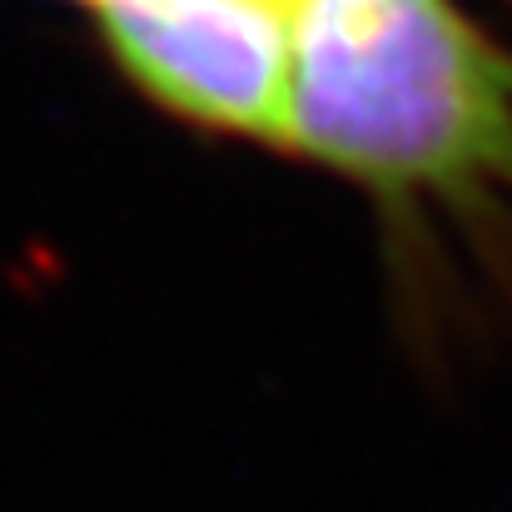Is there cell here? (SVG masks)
Returning a JSON list of instances; mask_svg holds the SVG:
<instances>
[{
    "label": "cell",
    "mask_w": 512,
    "mask_h": 512,
    "mask_svg": "<svg viewBox=\"0 0 512 512\" xmlns=\"http://www.w3.org/2000/svg\"><path fill=\"white\" fill-rule=\"evenodd\" d=\"M284 155L353 184L388 234H512V45L463 0H304Z\"/></svg>",
    "instance_id": "1"
},
{
    "label": "cell",
    "mask_w": 512,
    "mask_h": 512,
    "mask_svg": "<svg viewBox=\"0 0 512 512\" xmlns=\"http://www.w3.org/2000/svg\"><path fill=\"white\" fill-rule=\"evenodd\" d=\"M115 70L174 120L279 150L289 140L294 5L284 0H100Z\"/></svg>",
    "instance_id": "2"
},
{
    "label": "cell",
    "mask_w": 512,
    "mask_h": 512,
    "mask_svg": "<svg viewBox=\"0 0 512 512\" xmlns=\"http://www.w3.org/2000/svg\"><path fill=\"white\" fill-rule=\"evenodd\" d=\"M284 5H294V10H299V5H304V0H284ZM508 5H512V0H508Z\"/></svg>",
    "instance_id": "3"
},
{
    "label": "cell",
    "mask_w": 512,
    "mask_h": 512,
    "mask_svg": "<svg viewBox=\"0 0 512 512\" xmlns=\"http://www.w3.org/2000/svg\"><path fill=\"white\" fill-rule=\"evenodd\" d=\"M85 5H90V10H95V5H100V0H85Z\"/></svg>",
    "instance_id": "4"
}]
</instances>
